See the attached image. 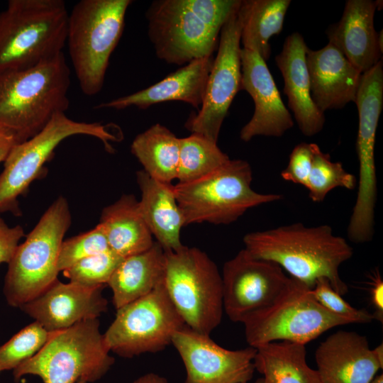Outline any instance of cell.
Returning <instances> with one entry per match:
<instances>
[{
  "label": "cell",
  "instance_id": "d4e9b609",
  "mask_svg": "<svg viewBox=\"0 0 383 383\" xmlns=\"http://www.w3.org/2000/svg\"><path fill=\"white\" fill-rule=\"evenodd\" d=\"M99 225L109 248L120 257L144 252L154 243L152 235L141 214L139 203L133 194H123L105 207Z\"/></svg>",
  "mask_w": 383,
  "mask_h": 383
},
{
  "label": "cell",
  "instance_id": "f1b7e54d",
  "mask_svg": "<svg viewBox=\"0 0 383 383\" xmlns=\"http://www.w3.org/2000/svg\"><path fill=\"white\" fill-rule=\"evenodd\" d=\"M179 148L180 138L155 123L134 138L131 150L151 177L171 183L177 177Z\"/></svg>",
  "mask_w": 383,
  "mask_h": 383
},
{
  "label": "cell",
  "instance_id": "f35d334b",
  "mask_svg": "<svg viewBox=\"0 0 383 383\" xmlns=\"http://www.w3.org/2000/svg\"><path fill=\"white\" fill-rule=\"evenodd\" d=\"M370 301L374 308V320L383 321V281L377 271L374 273L370 282Z\"/></svg>",
  "mask_w": 383,
  "mask_h": 383
},
{
  "label": "cell",
  "instance_id": "603a6c76",
  "mask_svg": "<svg viewBox=\"0 0 383 383\" xmlns=\"http://www.w3.org/2000/svg\"><path fill=\"white\" fill-rule=\"evenodd\" d=\"M213 55L196 59L153 85L137 92L96 105L94 109L121 110L131 106L145 109L155 104L180 101L199 108L201 106Z\"/></svg>",
  "mask_w": 383,
  "mask_h": 383
},
{
  "label": "cell",
  "instance_id": "7c38bea8",
  "mask_svg": "<svg viewBox=\"0 0 383 383\" xmlns=\"http://www.w3.org/2000/svg\"><path fill=\"white\" fill-rule=\"evenodd\" d=\"M148 36L157 57L169 64L187 65L211 56L220 32L185 6L182 0H155L146 13Z\"/></svg>",
  "mask_w": 383,
  "mask_h": 383
},
{
  "label": "cell",
  "instance_id": "74e56055",
  "mask_svg": "<svg viewBox=\"0 0 383 383\" xmlns=\"http://www.w3.org/2000/svg\"><path fill=\"white\" fill-rule=\"evenodd\" d=\"M24 236L21 226L10 227L0 216V265L10 262L21 239Z\"/></svg>",
  "mask_w": 383,
  "mask_h": 383
},
{
  "label": "cell",
  "instance_id": "9c48e42d",
  "mask_svg": "<svg viewBox=\"0 0 383 383\" xmlns=\"http://www.w3.org/2000/svg\"><path fill=\"white\" fill-rule=\"evenodd\" d=\"M75 135L99 139L110 152H113L110 142L119 140L108 125L76 121L64 112L56 113L38 133L15 145L4 162V170L0 174V213L21 214L18 197L24 194L30 184L43 173L44 164L57 146Z\"/></svg>",
  "mask_w": 383,
  "mask_h": 383
},
{
  "label": "cell",
  "instance_id": "8d00e7d4",
  "mask_svg": "<svg viewBox=\"0 0 383 383\" xmlns=\"http://www.w3.org/2000/svg\"><path fill=\"white\" fill-rule=\"evenodd\" d=\"M312 166L311 143H301L292 150L289 162L281 172L284 180L306 187Z\"/></svg>",
  "mask_w": 383,
  "mask_h": 383
},
{
  "label": "cell",
  "instance_id": "7bdbcfd3",
  "mask_svg": "<svg viewBox=\"0 0 383 383\" xmlns=\"http://www.w3.org/2000/svg\"><path fill=\"white\" fill-rule=\"evenodd\" d=\"M256 383H265L262 378L259 379Z\"/></svg>",
  "mask_w": 383,
  "mask_h": 383
},
{
  "label": "cell",
  "instance_id": "30bf717a",
  "mask_svg": "<svg viewBox=\"0 0 383 383\" xmlns=\"http://www.w3.org/2000/svg\"><path fill=\"white\" fill-rule=\"evenodd\" d=\"M350 323L326 310L310 287L292 278L272 306L250 316L243 325L247 343L255 348L278 340L306 345L334 327Z\"/></svg>",
  "mask_w": 383,
  "mask_h": 383
},
{
  "label": "cell",
  "instance_id": "4316f807",
  "mask_svg": "<svg viewBox=\"0 0 383 383\" xmlns=\"http://www.w3.org/2000/svg\"><path fill=\"white\" fill-rule=\"evenodd\" d=\"M255 349V369L265 383H322L318 371L306 362L305 345L274 341Z\"/></svg>",
  "mask_w": 383,
  "mask_h": 383
},
{
  "label": "cell",
  "instance_id": "ee69618b",
  "mask_svg": "<svg viewBox=\"0 0 383 383\" xmlns=\"http://www.w3.org/2000/svg\"><path fill=\"white\" fill-rule=\"evenodd\" d=\"M77 383H88V382H87L86 381H84V380H79Z\"/></svg>",
  "mask_w": 383,
  "mask_h": 383
},
{
  "label": "cell",
  "instance_id": "836d02e7",
  "mask_svg": "<svg viewBox=\"0 0 383 383\" xmlns=\"http://www.w3.org/2000/svg\"><path fill=\"white\" fill-rule=\"evenodd\" d=\"M109 246L101 227L94 228L63 240L59 252V272L71 267L89 256L109 250Z\"/></svg>",
  "mask_w": 383,
  "mask_h": 383
},
{
  "label": "cell",
  "instance_id": "ab89813d",
  "mask_svg": "<svg viewBox=\"0 0 383 383\" xmlns=\"http://www.w3.org/2000/svg\"><path fill=\"white\" fill-rule=\"evenodd\" d=\"M21 143L16 135L6 128L0 127V162H4L12 148Z\"/></svg>",
  "mask_w": 383,
  "mask_h": 383
},
{
  "label": "cell",
  "instance_id": "d6a6232c",
  "mask_svg": "<svg viewBox=\"0 0 383 383\" xmlns=\"http://www.w3.org/2000/svg\"><path fill=\"white\" fill-rule=\"evenodd\" d=\"M123 260L109 250L85 257L62 272L70 282L85 287L105 286Z\"/></svg>",
  "mask_w": 383,
  "mask_h": 383
},
{
  "label": "cell",
  "instance_id": "e0dca14e",
  "mask_svg": "<svg viewBox=\"0 0 383 383\" xmlns=\"http://www.w3.org/2000/svg\"><path fill=\"white\" fill-rule=\"evenodd\" d=\"M240 89L252 97L255 109L242 128L240 138L248 142L256 136L280 137L294 126L266 62L252 50L241 48Z\"/></svg>",
  "mask_w": 383,
  "mask_h": 383
},
{
  "label": "cell",
  "instance_id": "44dd1931",
  "mask_svg": "<svg viewBox=\"0 0 383 383\" xmlns=\"http://www.w3.org/2000/svg\"><path fill=\"white\" fill-rule=\"evenodd\" d=\"M306 65L311 99L322 112L339 109L355 100L362 73L331 43L308 48Z\"/></svg>",
  "mask_w": 383,
  "mask_h": 383
},
{
  "label": "cell",
  "instance_id": "d590c367",
  "mask_svg": "<svg viewBox=\"0 0 383 383\" xmlns=\"http://www.w3.org/2000/svg\"><path fill=\"white\" fill-rule=\"evenodd\" d=\"M198 18L213 29L221 30L241 0H182Z\"/></svg>",
  "mask_w": 383,
  "mask_h": 383
},
{
  "label": "cell",
  "instance_id": "9a60e30c",
  "mask_svg": "<svg viewBox=\"0 0 383 383\" xmlns=\"http://www.w3.org/2000/svg\"><path fill=\"white\" fill-rule=\"evenodd\" d=\"M186 370L184 383H247L255 371L256 349L231 350L184 326L172 340Z\"/></svg>",
  "mask_w": 383,
  "mask_h": 383
},
{
  "label": "cell",
  "instance_id": "8992f818",
  "mask_svg": "<svg viewBox=\"0 0 383 383\" xmlns=\"http://www.w3.org/2000/svg\"><path fill=\"white\" fill-rule=\"evenodd\" d=\"M252 172L243 160H229L196 180L174 185L184 225L207 222L228 225L248 209L282 199L278 194H262L251 187Z\"/></svg>",
  "mask_w": 383,
  "mask_h": 383
},
{
  "label": "cell",
  "instance_id": "f546056e",
  "mask_svg": "<svg viewBox=\"0 0 383 383\" xmlns=\"http://www.w3.org/2000/svg\"><path fill=\"white\" fill-rule=\"evenodd\" d=\"M230 160L214 142L203 135L192 133L180 138L177 179L185 183L199 179Z\"/></svg>",
  "mask_w": 383,
  "mask_h": 383
},
{
  "label": "cell",
  "instance_id": "2e32d148",
  "mask_svg": "<svg viewBox=\"0 0 383 383\" xmlns=\"http://www.w3.org/2000/svg\"><path fill=\"white\" fill-rule=\"evenodd\" d=\"M355 102L359 119L356 143L359 173L353 209L359 214L370 215L375 210L377 194L374 145L383 106L382 60L362 74Z\"/></svg>",
  "mask_w": 383,
  "mask_h": 383
},
{
  "label": "cell",
  "instance_id": "7402d4cb",
  "mask_svg": "<svg viewBox=\"0 0 383 383\" xmlns=\"http://www.w3.org/2000/svg\"><path fill=\"white\" fill-rule=\"evenodd\" d=\"M307 49L303 36L294 32L286 38L275 62L284 79L283 91L288 106L302 134L311 137L323 129L326 120L324 113L316 107L311 96Z\"/></svg>",
  "mask_w": 383,
  "mask_h": 383
},
{
  "label": "cell",
  "instance_id": "4fadbf2b",
  "mask_svg": "<svg viewBox=\"0 0 383 383\" xmlns=\"http://www.w3.org/2000/svg\"><path fill=\"white\" fill-rule=\"evenodd\" d=\"M221 277L223 311L242 323L272 306L292 279L277 264L255 258L245 249L224 264Z\"/></svg>",
  "mask_w": 383,
  "mask_h": 383
},
{
  "label": "cell",
  "instance_id": "b9f144b4",
  "mask_svg": "<svg viewBox=\"0 0 383 383\" xmlns=\"http://www.w3.org/2000/svg\"><path fill=\"white\" fill-rule=\"evenodd\" d=\"M371 383H383V375L379 374L376 376Z\"/></svg>",
  "mask_w": 383,
  "mask_h": 383
},
{
  "label": "cell",
  "instance_id": "5bb4252c",
  "mask_svg": "<svg viewBox=\"0 0 383 383\" xmlns=\"http://www.w3.org/2000/svg\"><path fill=\"white\" fill-rule=\"evenodd\" d=\"M241 3V2H240ZM240 6L223 26L203 103L185 124L192 133L216 142L229 107L241 82V15Z\"/></svg>",
  "mask_w": 383,
  "mask_h": 383
},
{
  "label": "cell",
  "instance_id": "d6986e66",
  "mask_svg": "<svg viewBox=\"0 0 383 383\" xmlns=\"http://www.w3.org/2000/svg\"><path fill=\"white\" fill-rule=\"evenodd\" d=\"M315 360L322 383H371L383 368L365 336L338 331L320 343Z\"/></svg>",
  "mask_w": 383,
  "mask_h": 383
},
{
  "label": "cell",
  "instance_id": "ba28073f",
  "mask_svg": "<svg viewBox=\"0 0 383 383\" xmlns=\"http://www.w3.org/2000/svg\"><path fill=\"white\" fill-rule=\"evenodd\" d=\"M162 284L187 327L210 335L221 323L222 277L206 253L184 245L165 250Z\"/></svg>",
  "mask_w": 383,
  "mask_h": 383
},
{
  "label": "cell",
  "instance_id": "ffe728a7",
  "mask_svg": "<svg viewBox=\"0 0 383 383\" xmlns=\"http://www.w3.org/2000/svg\"><path fill=\"white\" fill-rule=\"evenodd\" d=\"M379 1L348 0L343 16L328 27V43L334 45L362 74L381 60L382 30L374 28V17Z\"/></svg>",
  "mask_w": 383,
  "mask_h": 383
},
{
  "label": "cell",
  "instance_id": "5b68a950",
  "mask_svg": "<svg viewBox=\"0 0 383 383\" xmlns=\"http://www.w3.org/2000/svg\"><path fill=\"white\" fill-rule=\"evenodd\" d=\"M98 318L82 321L60 331L50 332L43 347L13 370L15 380L28 374L38 376L43 383L94 382L110 370V355Z\"/></svg>",
  "mask_w": 383,
  "mask_h": 383
},
{
  "label": "cell",
  "instance_id": "7a4b0ae2",
  "mask_svg": "<svg viewBox=\"0 0 383 383\" xmlns=\"http://www.w3.org/2000/svg\"><path fill=\"white\" fill-rule=\"evenodd\" d=\"M70 70L64 53L33 67L0 72V127L21 142L69 108Z\"/></svg>",
  "mask_w": 383,
  "mask_h": 383
},
{
  "label": "cell",
  "instance_id": "e575fe53",
  "mask_svg": "<svg viewBox=\"0 0 383 383\" xmlns=\"http://www.w3.org/2000/svg\"><path fill=\"white\" fill-rule=\"evenodd\" d=\"M311 293L326 310L351 321L353 323H370L374 319L373 314L367 310L356 309L348 304L333 289L326 278H319L316 281Z\"/></svg>",
  "mask_w": 383,
  "mask_h": 383
},
{
  "label": "cell",
  "instance_id": "4dcf8cb0",
  "mask_svg": "<svg viewBox=\"0 0 383 383\" xmlns=\"http://www.w3.org/2000/svg\"><path fill=\"white\" fill-rule=\"evenodd\" d=\"M312 166L306 189L312 201L322 202L327 194L337 187L353 190L357 185L354 174L347 172L341 162H333L328 153L316 143H311Z\"/></svg>",
  "mask_w": 383,
  "mask_h": 383
},
{
  "label": "cell",
  "instance_id": "60d3db41",
  "mask_svg": "<svg viewBox=\"0 0 383 383\" xmlns=\"http://www.w3.org/2000/svg\"><path fill=\"white\" fill-rule=\"evenodd\" d=\"M131 383H168L167 380L158 374L150 372L145 374Z\"/></svg>",
  "mask_w": 383,
  "mask_h": 383
},
{
  "label": "cell",
  "instance_id": "3957f363",
  "mask_svg": "<svg viewBox=\"0 0 383 383\" xmlns=\"http://www.w3.org/2000/svg\"><path fill=\"white\" fill-rule=\"evenodd\" d=\"M69 13L62 0H10L0 13V72L24 70L60 53Z\"/></svg>",
  "mask_w": 383,
  "mask_h": 383
},
{
  "label": "cell",
  "instance_id": "52a82bcc",
  "mask_svg": "<svg viewBox=\"0 0 383 383\" xmlns=\"http://www.w3.org/2000/svg\"><path fill=\"white\" fill-rule=\"evenodd\" d=\"M67 199L59 196L19 244L8 263L3 292L7 304L20 308L57 279V259L71 225Z\"/></svg>",
  "mask_w": 383,
  "mask_h": 383
},
{
  "label": "cell",
  "instance_id": "1f68e13d",
  "mask_svg": "<svg viewBox=\"0 0 383 383\" xmlns=\"http://www.w3.org/2000/svg\"><path fill=\"white\" fill-rule=\"evenodd\" d=\"M49 334L41 324L34 321L0 345V373L13 370L33 357L45 344Z\"/></svg>",
  "mask_w": 383,
  "mask_h": 383
},
{
  "label": "cell",
  "instance_id": "6da1fadb",
  "mask_svg": "<svg viewBox=\"0 0 383 383\" xmlns=\"http://www.w3.org/2000/svg\"><path fill=\"white\" fill-rule=\"evenodd\" d=\"M243 243L252 257L277 264L311 289L323 277L341 296L348 291L339 269L352 257L353 250L328 225L309 227L295 223L251 232L243 237Z\"/></svg>",
  "mask_w": 383,
  "mask_h": 383
},
{
  "label": "cell",
  "instance_id": "8fae6325",
  "mask_svg": "<svg viewBox=\"0 0 383 383\" xmlns=\"http://www.w3.org/2000/svg\"><path fill=\"white\" fill-rule=\"evenodd\" d=\"M116 310L104 337L110 352L123 357L165 349L186 326L162 282L148 295Z\"/></svg>",
  "mask_w": 383,
  "mask_h": 383
},
{
  "label": "cell",
  "instance_id": "cb8c5ba5",
  "mask_svg": "<svg viewBox=\"0 0 383 383\" xmlns=\"http://www.w3.org/2000/svg\"><path fill=\"white\" fill-rule=\"evenodd\" d=\"M136 178L141 191L139 208L152 235L164 250L180 249L184 246L180 232L185 225L174 185L157 180L144 170L137 172Z\"/></svg>",
  "mask_w": 383,
  "mask_h": 383
},
{
  "label": "cell",
  "instance_id": "83f0119b",
  "mask_svg": "<svg viewBox=\"0 0 383 383\" xmlns=\"http://www.w3.org/2000/svg\"><path fill=\"white\" fill-rule=\"evenodd\" d=\"M290 0H241L240 43L266 62L271 55L270 39L281 33Z\"/></svg>",
  "mask_w": 383,
  "mask_h": 383
},
{
  "label": "cell",
  "instance_id": "ac0fdd59",
  "mask_svg": "<svg viewBox=\"0 0 383 383\" xmlns=\"http://www.w3.org/2000/svg\"><path fill=\"white\" fill-rule=\"evenodd\" d=\"M104 287H85L57 279L20 309L49 332L65 329L82 321L98 318L107 311Z\"/></svg>",
  "mask_w": 383,
  "mask_h": 383
},
{
  "label": "cell",
  "instance_id": "484cf974",
  "mask_svg": "<svg viewBox=\"0 0 383 383\" xmlns=\"http://www.w3.org/2000/svg\"><path fill=\"white\" fill-rule=\"evenodd\" d=\"M165 250L157 242L147 250L123 258L107 284L116 309L145 296L162 282Z\"/></svg>",
  "mask_w": 383,
  "mask_h": 383
},
{
  "label": "cell",
  "instance_id": "277c9868",
  "mask_svg": "<svg viewBox=\"0 0 383 383\" xmlns=\"http://www.w3.org/2000/svg\"><path fill=\"white\" fill-rule=\"evenodd\" d=\"M131 0H82L68 16L67 42L81 90L102 89L110 57L123 32Z\"/></svg>",
  "mask_w": 383,
  "mask_h": 383
}]
</instances>
